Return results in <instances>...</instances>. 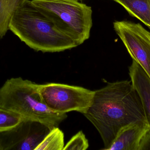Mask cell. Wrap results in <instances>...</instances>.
Listing matches in <instances>:
<instances>
[{
    "mask_svg": "<svg viewBox=\"0 0 150 150\" xmlns=\"http://www.w3.org/2000/svg\"><path fill=\"white\" fill-rule=\"evenodd\" d=\"M83 115L98 130L105 150L124 126L148 121L141 98L128 80L108 83L94 91L91 105Z\"/></svg>",
    "mask_w": 150,
    "mask_h": 150,
    "instance_id": "6da1fadb",
    "label": "cell"
},
{
    "mask_svg": "<svg viewBox=\"0 0 150 150\" xmlns=\"http://www.w3.org/2000/svg\"><path fill=\"white\" fill-rule=\"evenodd\" d=\"M8 29L21 41L37 52L57 53L78 46L29 0L14 12Z\"/></svg>",
    "mask_w": 150,
    "mask_h": 150,
    "instance_id": "7a4b0ae2",
    "label": "cell"
},
{
    "mask_svg": "<svg viewBox=\"0 0 150 150\" xmlns=\"http://www.w3.org/2000/svg\"><path fill=\"white\" fill-rule=\"evenodd\" d=\"M38 85L21 77L8 79L0 88V107L23 119L59 127L67 117V113L55 112L47 106L40 95Z\"/></svg>",
    "mask_w": 150,
    "mask_h": 150,
    "instance_id": "3957f363",
    "label": "cell"
},
{
    "mask_svg": "<svg viewBox=\"0 0 150 150\" xmlns=\"http://www.w3.org/2000/svg\"><path fill=\"white\" fill-rule=\"evenodd\" d=\"M30 1L78 46L90 38L93 26V11L90 6L78 0H32Z\"/></svg>",
    "mask_w": 150,
    "mask_h": 150,
    "instance_id": "277c9868",
    "label": "cell"
},
{
    "mask_svg": "<svg viewBox=\"0 0 150 150\" xmlns=\"http://www.w3.org/2000/svg\"><path fill=\"white\" fill-rule=\"evenodd\" d=\"M38 91L47 106L60 113L76 111L84 114L94 95V91L83 87L57 83L39 84Z\"/></svg>",
    "mask_w": 150,
    "mask_h": 150,
    "instance_id": "5b68a950",
    "label": "cell"
},
{
    "mask_svg": "<svg viewBox=\"0 0 150 150\" xmlns=\"http://www.w3.org/2000/svg\"><path fill=\"white\" fill-rule=\"evenodd\" d=\"M114 28L132 59L143 69L150 78V33L140 23L115 21Z\"/></svg>",
    "mask_w": 150,
    "mask_h": 150,
    "instance_id": "8992f818",
    "label": "cell"
},
{
    "mask_svg": "<svg viewBox=\"0 0 150 150\" xmlns=\"http://www.w3.org/2000/svg\"><path fill=\"white\" fill-rule=\"evenodd\" d=\"M53 128L23 119L10 130L0 133L1 150H35Z\"/></svg>",
    "mask_w": 150,
    "mask_h": 150,
    "instance_id": "52a82bcc",
    "label": "cell"
},
{
    "mask_svg": "<svg viewBox=\"0 0 150 150\" xmlns=\"http://www.w3.org/2000/svg\"><path fill=\"white\" fill-rule=\"evenodd\" d=\"M150 144L149 122L130 123L120 129L107 150H143Z\"/></svg>",
    "mask_w": 150,
    "mask_h": 150,
    "instance_id": "ba28073f",
    "label": "cell"
},
{
    "mask_svg": "<svg viewBox=\"0 0 150 150\" xmlns=\"http://www.w3.org/2000/svg\"><path fill=\"white\" fill-rule=\"evenodd\" d=\"M131 82L138 92L150 125V78L142 67L133 60L129 67Z\"/></svg>",
    "mask_w": 150,
    "mask_h": 150,
    "instance_id": "9c48e42d",
    "label": "cell"
},
{
    "mask_svg": "<svg viewBox=\"0 0 150 150\" xmlns=\"http://www.w3.org/2000/svg\"><path fill=\"white\" fill-rule=\"evenodd\" d=\"M150 28V0H112Z\"/></svg>",
    "mask_w": 150,
    "mask_h": 150,
    "instance_id": "30bf717a",
    "label": "cell"
},
{
    "mask_svg": "<svg viewBox=\"0 0 150 150\" xmlns=\"http://www.w3.org/2000/svg\"><path fill=\"white\" fill-rule=\"evenodd\" d=\"M28 0H0V39L8 31L10 21L14 12Z\"/></svg>",
    "mask_w": 150,
    "mask_h": 150,
    "instance_id": "8fae6325",
    "label": "cell"
},
{
    "mask_svg": "<svg viewBox=\"0 0 150 150\" xmlns=\"http://www.w3.org/2000/svg\"><path fill=\"white\" fill-rule=\"evenodd\" d=\"M64 133L58 127H54L35 150H63Z\"/></svg>",
    "mask_w": 150,
    "mask_h": 150,
    "instance_id": "7c38bea8",
    "label": "cell"
},
{
    "mask_svg": "<svg viewBox=\"0 0 150 150\" xmlns=\"http://www.w3.org/2000/svg\"><path fill=\"white\" fill-rule=\"evenodd\" d=\"M23 119L18 114L0 107V133L10 130Z\"/></svg>",
    "mask_w": 150,
    "mask_h": 150,
    "instance_id": "4fadbf2b",
    "label": "cell"
},
{
    "mask_svg": "<svg viewBox=\"0 0 150 150\" xmlns=\"http://www.w3.org/2000/svg\"><path fill=\"white\" fill-rule=\"evenodd\" d=\"M89 147L88 140L83 131H80L67 143L63 150H85L87 149Z\"/></svg>",
    "mask_w": 150,
    "mask_h": 150,
    "instance_id": "5bb4252c",
    "label": "cell"
},
{
    "mask_svg": "<svg viewBox=\"0 0 150 150\" xmlns=\"http://www.w3.org/2000/svg\"><path fill=\"white\" fill-rule=\"evenodd\" d=\"M0 150H1V144H0Z\"/></svg>",
    "mask_w": 150,
    "mask_h": 150,
    "instance_id": "9a60e30c",
    "label": "cell"
}]
</instances>
